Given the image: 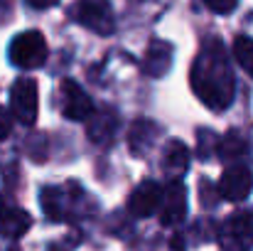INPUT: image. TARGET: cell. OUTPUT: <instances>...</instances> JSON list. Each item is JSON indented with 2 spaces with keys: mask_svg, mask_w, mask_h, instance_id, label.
Returning <instances> with one entry per match:
<instances>
[{
  "mask_svg": "<svg viewBox=\"0 0 253 251\" xmlns=\"http://www.w3.org/2000/svg\"><path fill=\"white\" fill-rule=\"evenodd\" d=\"M30 7H35V10H47V7H52V5H57L59 0H25Z\"/></svg>",
  "mask_w": 253,
  "mask_h": 251,
  "instance_id": "d6986e66",
  "label": "cell"
},
{
  "mask_svg": "<svg viewBox=\"0 0 253 251\" xmlns=\"http://www.w3.org/2000/svg\"><path fill=\"white\" fill-rule=\"evenodd\" d=\"M32 227V217L17 207L12 200L0 195V234L2 237H22Z\"/></svg>",
  "mask_w": 253,
  "mask_h": 251,
  "instance_id": "30bf717a",
  "label": "cell"
},
{
  "mask_svg": "<svg viewBox=\"0 0 253 251\" xmlns=\"http://www.w3.org/2000/svg\"><path fill=\"white\" fill-rule=\"evenodd\" d=\"M187 214V190L179 180H172L165 192H163V212H160V219L165 227H174L184 219Z\"/></svg>",
  "mask_w": 253,
  "mask_h": 251,
  "instance_id": "9c48e42d",
  "label": "cell"
},
{
  "mask_svg": "<svg viewBox=\"0 0 253 251\" xmlns=\"http://www.w3.org/2000/svg\"><path fill=\"white\" fill-rule=\"evenodd\" d=\"M10 128H12V116L0 106V141L10 136Z\"/></svg>",
  "mask_w": 253,
  "mask_h": 251,
  "instance_id": "ac0fdd59",
  "label": "cell"
},
{
  "mask_svg": "<svg viewBox=\"0 0 253 251\" xmlns=\"http://www.w3.org/2000/svg\"><path fill=\"white\" fill-rule=\"evenodd\" d=\"M241 153H246V143H244V138H241L239 133H229V136L219 143V155H221L224 160H234V158H239Z\"/></svg>",
  "mask_w": 253,
  "mask_h": 251,
  "instance_id": "2e32d148",
  "label": "cell"
},
{
  "mask_svg": "<svg viewBox=\"0 0 253 251\" xmlns=\"http://www.w3.org/2000/svg\"><path fill=\"white\" fill-rule=\"evenodd\" d=\"M163 165H165V170H168L172 177L184 175L187 167H189V151H187V146L179 143V141H172L168 146V151H165Z\"/></svg>",
  "mask_w": 253,
  "mask_h": 251,
  "instance_id": "4fadbf2b",
  "label": "cell"
},
{
  "mask_svg": "<svg viewBox=\"0 0 253 251\" xmlns=\"http://www.w3.org/2000/svg\"><path fill=\"white\" fill-rule=\"evenodd\" d=\"M74 20L96 35H111L116 30V17L108 0H79L72 10Z\"/></svg>",
  "mask_w": 253,
  "mask_h": 251,
  "instance_id": "3957f363",
  "label": "cell"
},
{
  "mask_svg": "<svg viewBox=\"0 0 253 251\" xmlns=\"http://www.w3.org/2000/svg\"><path fill=\"white\" fill-rule=\"evenodd\" d=\"M234 57H236L239 67L253 79V40L251 37L241 35V37L234 40Z\"/></svg>",
  "mask_w": 253,
  "mask_h": 251,
  "instance_id": "9a60e30c",
  "label": "cell"
},
{
  "mask_svg": "<svg viewBox=\"0 0 253 251\" xmlns=\"http://www.w3.org/2000/svg\"><path fill=\"white\" fill-rule=\"evenodd\" d=\"M7 7H10V0H0V20L7 15Z\"/></svg>",
  "mask_w": 253,
  "mask_h": 251,
  "instance_id": "ffe728a7",
  "label": "cell"
},
{
  "mask_svg": "<svg viewBox=\"0 0 253 251\" xmlns=\"http://www.w3.org/2000/svg\"><path fill=\"white\" fill-rule=\"evenodd\" d=\"M155 133H158V128H155L153 123H148V121H135L133 128H130V138H128L133 153H143V151H148V146L153 143Z\"/></svg>",
  "mask_w": 253,
  "mask_h": 251,
  "instance_id": "5bb4252c",
  "label": "cell"
},
{
  "mask_svg": "<svg viewBox=\"0 0 253 251\" xmlns=\"http://www.w3.org/2000/svg\"><path fill=\"white\" fill-rule=\"evenodd\" d=\"M189 84L197 99L211 108V111H224L234 101V72L229 67L226 50L219 37H207L194 64L189 72Z\"/></svg>",
  "mask_w": 253,
  "mask_h": 251,
  "instance_id": "6da1fadb",
  "label": "cell"
},
{
  "mask_svg": "<svg viewBox=\"0 0 253 251\" xmlns=\"http://www.w3.org/2000/svg\"><path fill=\"white\" fill-rule=\"evenodd\" d=\"M62 111L72 121H88L93 116V103L88 94L72 79L62 82Z\"/></svg>",
  "mask_w": 253,
  "mask_h": 251,
  "instance_id": "52a82bcc",
  "label": "cell"
},
{
  "mask_svg": "<svg viewBox=\"0 0 253 251\" xmlns=\"http://www.w3.org/2000/svg\"><path fill=\"white\" fill-rule=\"evenodd\" d=\"M49 47L42 32L37 30H27L20 32L12 42H10V62L17 69H37L47 62Z\"/></svg>",
  "mask_w": 253,
  "mask_h": 251,
  "instance_id": "7a4b0ae2",
  "label": "cell"
},
{
  "mask_svg": "<svg viewBox=\"0 0 253 251\" xmlns=\"http://www.w3.org/2000/svg\"><path fill=\"white\" fill-rule=\"evenodd\" d=\"M169 64H172V47L168 42L155 40L148 47V54H145V72L150 77H163L169 72Z\"/></svg>",
  "mask_w": 253,
  "mask_h": 251,
  "instance_id": "7c38bea8",
  "label": "cell"
},
{
  "mask_svg": "<svg viewBox=\"0 0 253 251\" xmlns=\"http://www.w3.org/2000/svg\"><path fill=\"white\" fill-rule=\"evenodd\" d=\"M160 204H163V190L155 182L148 180V182H140L133 190V195L128 200V212L138 219H145V217L155 214Z\"/></svg>",
  "mask_w": 253,
  "mask_h": 251,
  "instance_id": "ba28073f",
  "label": "cell"
},
{
  "mask_svg": "<svg viewBox=\"0 0 253 251\" xmlns=\"http://www.w3.org/2000/svg\"><path fill=\"white\" fill-rule=\"evenodd\" d=\"M224 244L231 251H249L253 247V209L236 212L224 227Z\"/></svg>",
  "mask_w": 253,
  "mask_h": 251,
  "instance_id": "5b68a950",
  "label": "cell"
},
{
  "mask_svg": "<svg viewBox=\"0 0 253 251\" xmlns=\"http://www.w3.org/2000/svg\"><path fill=\"white\" fill-rule=\"evenodd\" d=\"M236 2H239V0H204V5H207L211 12H216V15H229V12L236 7Z\"/></svg>",
  "mask_w": 253,
  "mask_h": 251,
  "instance_id": "e0dca14e",
  "label": "cell"
},
{
  "mask_svg": "<svg viewBox=\"0 0 253 251\" xmlns=\"http://www.w3.org/2000/svg\"><path fill=\"white\" fill-rule=\"evenodd\" d=\"M37 103H40V99H37V82L35 79L22 77V79H17L12 84V89H10V108H12V116L20 123H25V126L35 123Z\"/></svg>",
  "mask_w": 253,
  "mask_h": 251,
  "instance_id": "277c9868",
  "label": "cell"
},
{
  "mask_svg": "<svg viewBox=\"0 0 253 251\" xmlns=\"http://www.w3.org/2000/svg\"><path fill=\"white\" fill-rule=\"evenodd\" d=\"M253 190V172L246 165H231L224 170L219 180V192L229 202H241L251 195Z\"/></svg>",
  "mask_w": 253,
  "mask_h": 251,
  "instance_id": "8992f818",
  "label": "cell"
},
{
  "mask_svg": "<svg viewBox=\"0 0 253 251\" xmlns=\"http://www.w3.org/2000/svg\"><path fill=\"white\" fill-rule=\"evenodd\" d=\"M116 126H118V118L111 108L93 111V116L88 118V136L93 143H108L116 133Z\"/></svg>",
  "mask_w": 253,
  "mask_h": 251,
  "instance_id": "8fae6325",
  "label": "cell"
}]
</instances>
